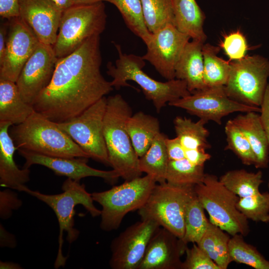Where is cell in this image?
<instances>
[{"mask_svg": "<svg viewBox=\"0 0 269 269\" xmlns=\"http://www.w3.org/2000/svg\"><path fill=\"white\" fill-rule=\"evenodd\" d=\"M119 10L129 29L147 44L152 33L148 30L144 18L140 0H105Z\"/></svg>", "mask_w": 269, "mask_h": 269, "instance_id": "obj_30", "label": "cell"}, {"mask_svg": "<svg viewBox=\"0 0 269 269\" xmlns=\"http://www.w3.org/2000/svg\"><path fill=\"white\" fill-rule=\"evenodd\" d=\"M165 145L169 160H176L185 158V149L182 145L179 138L165 139Z\"/></svg>", "mask_w": 269, "mask_h": 269, "instance_id": "obj_43", "label": "cell"}, {"mask_svg": "<svg viewBox=\"0 0 269 269\" xmlns=\"http://www.w3.org/2000/svg\"><path fill=\"white\" fill-rule=\"evenodd\" d=\"M58 59L52 46L39 42L15 82L25 102L32 106L37 97L48 86Z\"/></svg>", "mask_w": 269, "mask_h": 269, "instance_id": "obj_15", "label": "cell"}, {"mask_svg": "<svg viewBox=\"0 0 269 269\" xmlns=\"http://www.w3.org/2000/svg\"><path fill=\"white\" fill-rule=\"evenodd\" d=\"M126 128L139 158L147 151L155 137L160 133L158 119L141 111L132 115L128 119Z\"/></svg>", "mask_w": 269, "mask_h": 269, "instance_id": "obj_25", "label": "cell"}, {"mask_svg": "<svg viewBox=\"0 0 269 269\" xmlns=\"http://www.w3.org/2000/svg\"><path fill=\"white\" fill-rule=\"evenodd\" d=\"M220 47L203 44V80L207 87L225 86L228 80L231 63L218 56Z\"/></svg>", "mask_w": 269, "mask_h": 269, "instance_id": "obj_28", "label": "cell"}, {"mask_svg": "<svg viewBox=\"0 0 269 269\" xmlns=\"http://www.w3.org/2000/svg\"><path fill=\"white\" fill-rule=\"evenodd\" d=\"M230 235L219 227L216 234L215 250L217 256L216 264L220 269H227L229 264L232 262L229 255V242Z\"/></svg>", "mask_w": 269, "mask_h": 269, "instance_id": "obj_39", "label": "cell"}, {"mask_svg": "<svg viewBox=\"0 0 269 269\" xmlns=\"http://www.w3.org/2000/svg\"><path fill=\"white\" fill-rule=\"evenodd\" d=\"M219 180L240 198L259 193L260 186L264 182L261 171L250 172L244 169L229 170L222 175Z\"/></svg>", "mask_w": 269, "mask_h": 269, "instance_id": "obj_29", "label": "cell"}, {"mask_svg": "<svg viewBox=\"0 0 269 269\" xmlns=\"http://www.w3.org/2000/svg\"><path fill=\"white\" fill-rule=\"evenodd\" d=\"M22 204L16 192L9 189L0 192V216L3 220L7 219L12 215L13 210H17Z\"/></svg>", "mask_w": 269, "mask_h": 269, "instance_id": "obj_40", "label": "cell"}, {"mask_svg": "<svg viewBox=\"0 0 269 269\" xmlns=\"http://www.w3.org/2000/svg\"><path fill=\"white\" fill-rule=\"evenodd\" d=\"M9 133L17 150L54 157L90 158L56 123L35 111L23 123L14 125Z\"/></svg>", "mask_w": 269, "mask_h": 269, "instance_id": "obj_4", "label": "cell"}, {"mask_svg": "<svg viewBox=\"0 0 269 269\" xmlns=\"http://www.w3.org/2000/svg\"><path fill=\"white\" fill-rule=\"evenodd\" d=\"M0 269H20L21 267L18 264L11 262H0Z\"/></svg>", "mask_w": 269, "mask_h": 269, "instance_id": "obj_49", "label": "cell"}, {"mask_svg": "<svg viewBox=\"0 0 269 269\" xmlns=\"http://www.w3.org/2000/svg\"><path fill=\"white\" fill-rule=\"evenodd\" d=\"M220 47L224 50L230 61L243 59L248 50L246 37L239 30L226 35Z\"/></svg>", "mask_w": 269, "mask_h": 269, "instance_id": "obj_37", "label": "cell"}, {"mask_svg": "<svg viewBox=\"0 0 269 269\" xmlns=\"http://www.w3.org/2000/svg\"><path fill=\"white\" fill-rule=\"evenodd\" d=\"M0 246L1 247L14 248L16 245L15 238L13 235L8 233L0 224Z\"/></svg>", "mask_w": 269, "mask_h": 269, "instance_id": "obj_47", "label": "cell"}, {"mask_svg": "<svg viewBox=\"0 0 269 269\" xmlns=\"http://www.w3.org/2000/svg\"><path fill=\"white\" fill-rule=\"evenodd\" d=\"M61 189L63 192L57 194H44L32 190L25 185H20L15 189L25 192L42 201L54 212L59 226V246L54 264L56 269L64 267L67 260L62 254L64 232H67L66 239L70 244L76 241L79 235V231L74 227L75 207L82 205L93 217L100 216L101 213L94 205L92 194L87 191L85 185L80 184V181L67 178L63 183Z\"/></svg>", "mask_w": 269, "mask_h": 269, "instance_id": "obj_5", "label": "cell"}, {"mask_svg": "<svg viewBox=\"0 0 269 269\" xmlns=\"http://www.w3.org/2000/svg\"><path fill=\"white\" fill-rule=\"evenodd\" d=\"M11 126L10 123L0 122V184L15 190L29 181L30 170L20 169L14 161L17 148L9 133Z\"/></svg>", "mask_w": 269, "mask_h": 269, "instance_id": "obj_20", "label": "cell"}, {"mask_svg": "<svg viewBox=\"0 0 269 269\" xmlns=\"http://www.w3.org/2000/svg\"><path fill=\"white\" fill-rule=\"evenodd\" d=\"M105 1V0H73L74 5L90 4Z\"/></svg>", "mask_w": 269, "mask_h": 269, "instance_id": "obj_50", "label": "cell"}, {"mask_svg": "<svg viewBox=\"0 0 269 269\" xmlns=\"http://www.w3.org/2000/svg\"><path fill=\"white\" fill-rule=\"evenodd\" d=\"M107 105L103 97L79 115L57 124L90 158L110 166L103 131Z\"/></svg>", "mask_w": 269, "mask_h": 269, "instance_id": "obj_11", "label": "cell"}, {"mask_svg": "<svg viewBox=\"0 0 269 269\" xmlns=\"http://www.w3.org/2000/svg\"><path fill=\"white\" fill-rule=\"evenodd\" d=\"M140 1L145 22L151 33H154L168 24L175 25L173 0H140Z\"/></svg>", "mask_w": 269, "mask_h": 269, "instance_id": "obj_33", "label": "cell"}, {"mask_svg": "<svg viewBox=\"0 0 269 269\" xmlns=\"http://www.w3.org/2000/svg\"><path fill=\"white\" fill-rule=\"evenodd\" d=\"M191 38L173 24H168L152 33L146 51L142 57L166 79H175V67Z\"/></svg>", "mask_w": 269, "mask_h": 269, "instance_id": "obj_14", "label": "cell"}, {"mask_svg": "<svg viewBox=\"0 0 269 269\" xmlns=\"http://www.w3.org/2000/svg\"><path fill=\"white\" fill-rule=\"evenodd\" d=\"M8 30V22L2 23L0 26V63L4 56Z\"/></svg>", "mask_w": 269, "mask_h": 269, "instance_id": "obj_46", "label": "cell"}, {"mask_svg": "<svg viewBox=\"0 0 269 269\" xmlns=\"http://www.w3.org/2000/svg\"><path fill=\"white\" fill-rule=\"evenodd\" d=\"M186 258L181 269H220L219 267L196 243L187 247Z\"/></svg>", "mask_w": 269, "mask_h": 269, "instance_id": "obj_38", "label": "cell"}, {"mask_svg": "<svg viewBox=\"0 0 269 269\" xmlns=\"http://www.w3.org/2000/svg\"><path fill=\"white\" fill-rule=\"evenodd\" d=\"M175 25L192 39L204 43L207 36L203 25L204 12L196 0H173Z\"/></svg>", "mask_w": 269, "mask_h": 269, "instance_id": "obj_24", "label": "cell"}, {"mask_svg": "<svg viewBox=\"0 0 269 269\" xmlns=\"http://www.w3.org/2000/svg\"><path fill=\"white\" fill-rule=\"evenodd\" d=\"M168 105L186 110L207 123L212 121L218 125L222 119L235 112L260 113V107L239 103L227 94L224 86L207 87L169 103Z\"/></svg>", "mask_w": 269, "mask_h": 269, "instance_id": "obj_12", "label": "cell"}, {"mask_svg": "<svg viewBox=\"0 0 269 269\" xmlns=\"http://www.w3.org/2000/svg\"><path fill=\"white\" fill-rule=\"evenodd\" d=\"M238 210L248 220L269 222V193L260 192L255 195L240 198L237 203Z\"/></svg>", "mask_w": 269, "mask_h": 269, "instance_id": "obj_36", "label": "cell"}, {"mask_svg": "<svg viewBox=\"0 0 269 269\" xmlns=\"http://www.w3.org/2000/svg\"><path fill=\"white\" fill-rule=\"evenodd\" d=\"M227 144L225 149L232 151L246 165H255L256 157L252 146L241 129L230 120L225 127Z\"/></svg>", "mask_w": 269, "mask_h": 269, "instance_id": "obj_35", "label": "cell"}, {"mask_svg": "<svg viewBox=\"0 0 269 269\" xmlns=\"http://www.w3.org/2000/svg\"><path fill=\"white\" fill-rule=\"evenodd\" d=\"M204 43L195 39L189 41L175 67V79L184 81L191 93L207 88L203 80Z\"/></svg>", "mask_w": 269, "mask_h": 269, "instance_id": "obj_21", "label": "cell"}, {"mask_svg": "<svg viewBox=\"0 0 269 269\" xmlns=\"http://www.w3.org/2000/svg\"><path fill=\"white\" fill-rule=\"evenodd\" d=\"M0 15L9 20L20 16V0H0Z\"/></svg>", "mask_w": 269, "mask_h": 269, "instance_id": "obj_42", "label": "cell"}, {"mask_svg": "<svg viewBox=\"0 0 269 269\" xmlns=\"http://www.w3.org/2000/svg\"><path fill=\"white\" fill-rule=\"evenodd\" d=\"M107 17L104 1L73 5L64 10L53 46L57 57L71 54L89 38L100 35L106 28Z\"/></svg>", "mask_w": 269, "mask_h": 269, "instance_id": "obj_6", "label": "cell"}, {"mask_svg": "<svg viewBox=\"0 0 269 269\" xmlns=\"http://www.w3.org/2000/svg\"><path fill=\"white\" fill-rule=\"evenodd\" d=\"M101 63L100 35L58 58L51 82L33 104L34 111L56 123L79 115L113 90Z\"/></svg>", "mask_w": 269, "mask_h": 269, "instance_id": "obj_1", "label": "cell"}, {"mask_svg": "<svg viewBox=\"0 0 269 269\" xmlns=\"http://www.w3.org/2000/svg\"><path fill=\"white\" fill-rule=\"evenodd\" d=\"M249 140L256 157L254 166L265 168L269 162V142L260 114L255 112L239 115L233 119Z\"/></svg>", "mask_w": 269, "mask_h": 269, "instance_id": "obj_22", "label": "cell"}, {"mask_svg": "<svg viewBox=\"0 0 269 269\" xmlns=\"http://www.w3.org/2000/svg\"><path fill=\"white\" fill-rule=\"evenodd\" d=\"M167 136L160 133L147 151L139 158V167L142 173L152 177L157 183L166 182L169 158L165 145Z\"/></svg>", "mask_w": 269, "mask_h": 269, "instance_id": "obj_26", "label": "cell"}, {"mask_svg": "<svg viewBox=\"0 0 269 269\" xmlns=\"http://www.w3.org/2000/svg\"><path fill=\"white\" fill-rule=\"evenodd\" d=\"M62 10H65L74 5L73 0H51Z\"/></svg>", "mask_w": 269, "mask_h": 269, "instance_id": "obj_48", "label": "cell"}, {"mask_svg": "<svg viewBox=\"0 0 269 269\" xmlns=\"http://www.w3.org/2000/svg\"><path fill=\"white\" fill-rule=\"evenodd\" d=\"M129 104L120 94L107 98L104 135L110 166L125 181L141 176L139 157L133 146L126 124L132 115Z\"/></svg>", "mask_w": 269, "mask_h": 269, "instance_id": "obj_3", "label": "cell"}, {"mask_svg": "<svg viewBox=\"0 0 269 269\" xmlns=\"http://www.w3.org/2000/svg\"><path fill=\"white\" fill-rule=\"evenodd\" d=\"M185 157L193 164L204 166L205 163L210 159L211 156L200 149H185Z\"/></svg>", "mask_w": 269, "mask_h": 269, "instance_id": "obj_44", "label": "cell"}, {"mask_svg": "<svg viewBox=\"0 0 269 269\" xmlns=\"http://www.w3.org/2000/svg\"><path fill=\"white\" fill-rule=\"evenodd\" d=\"M260 118L269 142V83L260 106Z\"/></svg>", "mask_w": 269, "mask_h": 269, "instance_id": "obj_45", "label": "cell"}, {"mask_svg": "<svg viewBox=\"0 0 269 269\" xmlns=\"http://www.w3.org/2000/svg\"><path fill=\"white\" fill-rule=\"evenodd\" d=\"M243 236H232L229 242V251L232 262L245 264L255 269H269V261L252 245L245 241Z\"/></svg>", "mask_w": 269, "mask_h": 269, "instance_id": "obj_34", "label": "cell"}, {"mask_svg": "<svg viewBox=\"0 0 269 269\" xmlns=\"http://www.w3.org/2000/svg\"><path fill=\"white\" fill-rule=\"evenodd\" d=\"M194 190L211 223L231 236L248 235V219L237 208L240 197L227 189L216 175L205 173L203 182L195 185Z\"/></svg>", "mask_w": 269, "mask_h": 269, "instance_id": "obj_8", "label": "cell"}, {"mask_svg": "<svg viewBox=\"0 0 269 269\" xmlns=\"http://www.w3.org/2000/svg\"><path fill=\"white\" fill-rule=\"evenodd\" d=\"M18 151L25 159L23 168H29L34 164L40 165L50 169L57 175L76 181L87 177H97L112 183L120 177L113 169L102 170L89 166L88 158L50 156L22 149Z\"/></svg>", "mask_w": 269, "mask_h": 269, "instance_id": "obj_17", "label": "cell"}, {"mask_svg": "<svg viewBox=\"0 0 269 269\" xmlns=\"http://www.w3.org/2000/svg\"><path fill=\"white\" fill-rule=\"evenodd\" d=\"M269 59L256 54L231 62L226 92L231 99L250 106L260 107L268 84Z\"/></svg>", "mask_w": 269, "mask_h": 269, "instance_id": "obj_10", "label": "cell"}, {"mask_svg": "<svg viewBox=\"0 0 269 269\" xmlns=\"http://www.w3.org/2000/svg\"><path fill=\"white\" fill-rule=\"evenodd\" d=\"M268 187L269 193V181H268Z\"/></svg>", "mask_w": 269, "mask_h": 269, "instance_id": "obj_51", "label": "cell"}, {"mask_svg": "<svg viewBox=\"0 0 269 269\" xmlns=\"http://www.w3.org/2000/svg\"><path fill=\"white\" fill-rule=\"evenodd\" d=\"M218 228V226L209 222L206 231L197 244L215 263L218 259L215 250Z\"/></svg>", "mask_w": 269, "mask_h": 269, "instance_id": "obj_41", "label": "cell"}, {"mask_svg": "<svg viewBox=\"0 0 269 269\" xmlns=\"http://www.w3.org/2000/svg\"><path fill=\"white\" fill-rule=\"evenodd\" d=\"M204 166L192 164L187 159L169 160L166 182L177 186H194L203 182Z\"/></svg>", "mask_w": 269, "mask_h": 269, "instance_id": "obj_31", "label": "cell"}, {"mask_svg": "<svg viewBox=\"0 0 269 269\" xmlns=\"http://www.w3.org/2000/svg\"><path fill=\"white\" fill-rule=\"evenodd\" d=\"M194 186H181L167 182L155 185L147 201L138 210L141 219L152 220L182 239L187 205L194 195Z\"/></svg>", "mask_w": 269, "mask_h": 269, "instance_id": "obj_9", "label": "cell"}, {"mask_svg": "<svg viewBox=\"0 0 269 269\" xmlns=\"http://www.w3.org/2000/svg\"><path fill=\"white\" fill-rule=\"evenodd\" d=\"M156 183L152 177L146 175L125 181L109 190L92 193L94 201L102 208L101 229L109 232L118 229L128 213L143 206Z\"/></svg>", "mask_w": 269, "mask_h": 269, "instance_id": "obj_7", "label": "cell"}, {"mask_svg": "<svg viewBox=\"0 0 269 269\" xmlns=\"http://www.w3.org/2000/svg\"><path fill=\"white\" fill-rule=\"evenodd\" d=\"M160 227L155 221L141 219L126 228L111 243L110 267L138 269L151 237Z\"/></svg>", "mask_w": 269, "mask_h": 269, "instance_id": "obj_13", "label": "cell"}, {"mask_svg": "<svg viewBox=\"0 0 269 269\" xmlns=\"http://www.w3.org/2000/svg\"><path fill=\"white\" fill-rule=\"evenodd\" d=\"M187 244L160 227L151 237L138 269H181Z\"/></svg>", "mask_w": 269, "mask_h": 269, "instance_id": "obj_19", "label": "cell"}, {"mask_svg": "<svg viewBox=\"0 0 269 269\" xmlns=\"http://www.w3.org/2000/svg\"><path fill=\"white\" fill-rule=\"evenodd\" d=\"M34 111L22 99L15 82L0 79V122L19 125Z\"/></svg>", "mask_w": 269, "mask_h": 269, "instance_id": "obj_23", "label": "cell"}, {"mask_svg": "<svg viewBox=\"0 0 269 269\" xmlns=\"http://www.w3.org/2000/svg\"><path fill=\"white\" fill-rule=\"evenodd\" d=\"M8 20L7 41L4 56L0 63V79L16 82L24 64L40 42L20 16Z\"/></svg>", "mask_w": 269, "mask_h": 269, "instance_id": "obj_16", "label": "cell"}, {"mask_svg": "<svg viewBox=\"0 0 269 269\" xmlns=\"http://www.w3.org/2000/svg\"><path fill=\"white\" fill-rule=\"evenodd\" d=\"M63 10L51 0H20V17L40 42L53 46Z\"/></svg>", "mask_w": 269, "mask_h": 269, "instance_id": "obj_18", "label": "cell"}, {"mask_svg": "<svg viewBox=\"0 0 269 269\" xmlns=\"http://www.w3.org/2000/svg\"><path fill=\"white\" fill-rule=\"evenodd\" d=\"M206 123L201 119L195 122L185 117L177 116L174 119L176 136L185 149L205 150L210 147L207 140L209 133L205 127Z\"/></svg>", "mask_w": 269, "mask_h": 269, "instance_id": "obj_27", "label": "cell"}, {"mask_svg": "<svg viewBox=\"0 0 269 269\" xmlns=\"http://www.w3.org/2000/svg\"><path fill=\"white\" fill-rule=\"evenodd\" d=\"M118 53L115 64H107L108 75L114 88L132 87L128 83L132 81L141 88L145 98L151 101L157 112L167 103L187 96L191 93L188 89L186 83L182 80L174 79L166 82L156 81L145 73L143 68L145 61L142 56L124 53L119 44H115Z\"/></svg>", "mask_w": 269, "mask_h": 269, "instance_id": "obj_2", "label": "cell"}, {"mask_svg": "<svg viewBox=\"0 0 269 269\" xmlns=\"http://www.w3.org/2000/svg\"><path fill=\"white\" fill-rule=\"evenodd\" d=\"M209 221L195 193L188 202L185 212V233L183 242L197 244L206 231Z\"/></svg>", "mask_w": 269, "mask_h": 269, "instance_id": "obj_32", "label": "cell"}]
</instances>
